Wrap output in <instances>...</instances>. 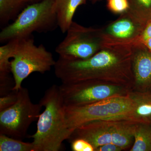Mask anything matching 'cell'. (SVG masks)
Returning <instances> with one entry per match:
<instances>
[{"mask_svg":"<svg viewBox=\"0 0 151 151\" xmlns=\"http://www.w3.org/2000/svg\"><path fill=\"white\" fill-rule=\"evenodd\" d=\"M132 46L105 45L86 59L59 58L55 65V76L62 83L94 80L127 86L133 89Z\"/></svg>","mask_w":151,"mask_h":151,"instance_id":"cell-1","label":"cell"},{"mask_svg":"<svg viewBox=\"0 0 151 151\" xmlns=\"http://www.w3.org/2000/svg\"><path fill=\"white\" fill-rule=\"evenodd\" d=\"M39 103L44 107L37 122L32 138L33 151H59L72 132L68 128L65 106L59 86L54 84L47 89Z\"/></svg>","mask_w":151,"mask_h":151,"instance_id":"cell-2","label":"cell"},{"mask_svg":"<svg viewBox=\"0 0 151 151\" xmlns=\"http://www.w3.org/2000/svg\"><path fill=\"white\" fill-rule=\"evenodd\" d=\"M55 0H41L27 6L14 21L0 33V42L22 38L33 32L47 33L58 27Z\"/></svg>","mask_w":151,"mask_h":151,"instance_id":"cell-3","label":"cell"},{"mask_svg":"<svg viewBox=\"0 0 151 151\" xmlns=\"http://www.w3.org/2000/svg\"><path fill=\"white\" fill-rule=\"evenodd\" d=\"M134 107L128 95L82 106L65 107L68 128L72 133L76 128L92 121H129Z\"/></svg>","mask_w":151,"mask_h":151,"instance_id":"cell-4","label":"cell"},{"mask_svg":"<svg viewBox=\"0 0 151 151\" xmlns=\"http://www.w3.org/2000/svg\"><path fill=\"white\" fill-rule=\"evenodd\" d=\"M17 45L11 60V73L15 85L13 90L19 91L23 81L31 73H45L54 67L56 61L43 45L35 44L32 35L18 39Z\"/></svg>","mask_w":151,"mask_h":151,"instance_id":"cell-5","label":"cell"},{"mask_svg":"<svg viewBox=\"0 0 151 151\" xmlns=\"http://www.w3.org/2000/svg\"><path fill=\"white\" fill-rule=\"evenodd\" d=\"M59 86L65 107L82 106L116 96H127L132 89L94 80L62 83Z\"/></svg>","mask_w":151,"mask_h":151,"instance_id":"cell-6","label":"cell"},{"mask_svg":"<svg viewBox=\"0 0 151 151\" xmlns=\"http://www.w3.org/2000/svg\"><path fill=\"white\" fill-rule=\"evenodd\" d=\"M66 32V36L55 50L63 59H87L105 45L101 28L85 27L73 21Z\"/></svg>","mask_w":151,"mask_h":151,"instance_id":"cell-7","label":"cell"},{"mask_svg":"<svg viewBox=\"0 0 151 151\" xmlns=\"http://www.w3.org/2000/svg\"><path fill=\"white\" fill-rule=\"evenodd\" d=\"M42 106L32 102L27 88L18 91L17 102L9 108L0 111V134L23 139L31 124L38 119Z\"/></svg>","mask_w":151,"mask_h":151,"instance_id":"cell-8","label":"cell"},{"mask_svg":"<svg viewBox=\"0 0 151 151\" xmlns=\"http://www.w3.org/2000/svg\"><path fill=\"white\" fill-rule=\"evenodd\" d=\"M148 21L129 9L121 14L119 18L101 28L105 45L132 46L141 42V37Z\"/></svg>","mask_w":151,"mask_h":151,"instance_id":"cell-9","label":"cell"},{"mask_svg":"<svg viewBox=\"0 0 151 151\" xmlns=\"http://www.w3.org/2000/svg\"><path fill=\"white\" fill-rule=\"evenodd\" d=\"M133 90L151 92V51L141 42L132 46Z\"/></svg>","mask_w":151,"mask_h":151,"instance_id":"cell-10","label":"cell"},{"mask_svg":"<svg viewBox=\"0 0 151 151\" xmlns=\"http://www.w3.org/2000/svg\"><path fill=\"white\" fill-rule=\"evenodd\" d=\"M115 121H94L76 128L68 140L81 139L90 143L94 149L112 143V132Z\"/></svg>","mask_w":151,"mask_h":151,"instance_id":"cell-11","label":"cell"},{"mask_svg":"<svg viewBox=\"0 0 151 151\" xmlns=\"http://www.w3.org/2000/svg\"><path fill=\"white\" fill-rule=\"evenodd\" d=\"M128 95L134 105L129 121L136 124H151V92L132 89Z\"/></svg>","mask_w":151,"mask_h":151,"instance_id":"cell-12","label":"cell"},{"mask_svg":"<svg viewBox=\"0 0 151 151\" xmlns=\"http://www.w3.org/2000/svg\"><path fill=\"white\" fill-rule=\"evenodd\" d=\"M85 2V0H55V9L58 27L65 33L73 22V16L78 6Z\"/></svg>","mask_w":151,"mask_h":151,"instance_id":"cell-13","label":"cell"},{"mask_svg":"<svg viewBox=\"0 0 151 151\" xmlns=\"http://www.w3.org/2000/svg\"><path fill=\"white\" fill-rule=\"evenodd\" d=\"M136 123L128 120L114 121L112 132V143L122 150L127 149L134 140Z\"/></svg>","mask_w":151,"mask_h":151,"instance_id":"cell-14","label":"cell"},{"mask_svg":"<svg viewBox=\"0 0 151 151\" xmlns=\"http://www.w3.org/2000/svg\"><path fill=\"white\" fill-rule=\"evenodd\" d=\"M26 0H0V24L4 26L17 17L25 8Z\"/></svg>","mask_w":151,"mask_h":151,"instance_id":"cell-15","label":"cell"},{"mask_svg":"<svg viewBox=\"0 0 151 151\" xmlns=\"http://www.w3.org/2000/svg\"><path fill=\"white\" fill-rule=\"evenodd\" d=\"M130 151H151V124H136L134 144Z\"/></svg>","mask_w":151,"mask_h":151,"instance_id":"cell-16","label":"cell"},{"mask_svg":"<svg viewBox=\"0 0 151 151\" xmlns=\"http://www.w3.org/2000/svg\"><path fill=\"white\" fill-rule=\"evenodd\" d=\"M18 39L13 40L0 47V76L10 75L11 58L16 48Z\"/></svg>","mask_w":151,"mask_h":151,"instance_id":"cell-17","label":"cell"},{"mask_svg":"<svg viewBox=\"0 0 151 151\" xmlns=\"http://www.w3.org/2000/svg\"><path fill=\"white\" fill-rule=\"evenodd\" d=\"M33 149L32 142H25L0 134V151H33Z\"/></svg>","mask_w":151,"mask_h":151,"instance_id":"cell-18","label":"cell"},{"mask_svg":"<svg viewBox=\"0 0 151 151\" xmlns=\"http://www.w3.org/2000/svg\"><path fill=\"white\" fill-rule=\"evenodd\" d=\"M129 9L143 18L151 19V0H129Z\"/></svg>","mask_w":151,"mask_h":151,"instance_id":"cell-19","label":"cell"},{"mask_svg":"<svg viewBox=\"0 0 151 151\" xmlns=\"http://www.w3.org/2000/svg\"><path fill=\"white\" fill-rule=\"evenodd\" d=\"M107 7L113 13L122 14L129 9V0H108Z\"/></svg>","mask_w":151,"mask_h":151,"instance_id":"cell-20","label":"cell"},{"mask_svg":"<svg viewBox=\"0 0 151 151\" xmlns=\"http://www.w3.org/2000/svg\"><path fill=\"white\" fill-rule=\"evenodd\" d=\"M18 91L12 90L8 94L0 97V111L9 108L17 102Z\"/></svg>","mask_w":151,"mask_h":151,"instance_id":"cell-21","label":"cell"},{"mask_svg":"<svg viewBox=\"0 0 151 151\" xmlns=\"http://www.w3.org/2000/svg\"><path fill=\"white\" fill-rule=\"evenodd\" d=\"M70 142L73 151H94V147L83 139H75Z\"/></svg>","mask_w":151,"mask_h":151,"instance_id":"cell-22","label":"cell"},{"mask_svg":"<svg viewBox=\"0 0 151 151\" xmlns=\"http://www.w3.org/2000/svg\"><path fill=\"white\" fill-rule=\"evenodd\" d=\"M122 149L113 143L105 144L99 147L95 151H121Z\"/></svg>","mask_w":151,"mask_h":151,"instance_id":"cell-23","label":"cell"},{"mask_svg":"<svg viewBox=\"0 0 151 151\" xmlns=\"http://www.w3.org/2000/svg\"><path fill=\"white\" fill-rule=\"evenodd\" d=\"M151 38V19L147 22L141 37V42Z\"/></svg>","mask_w":151,"mask_h":151,"instance_id":"cell-24","label":"cell"},{"mask_svg":"<svg viewBox=\"0 0 151 151\" xmlns=\"http://www.w3.org/2000/svg\"><path fill=\"white\" fill-rule=\"evenodd\" d=\"M143 44L151 51V38L142 42Z\"/></svg>","mask_w":151,"mask_h":151,"instance_id":"cell-25","label":"cell"},{"mask_svg":"<svg viewBox=\"0 0 151 151\" xmlns=\"http://www.w3.org/2000/svg\"><path fill=\"white\" fill-rule=\"evenodd\" d=\"M28 2H37L40 1L41 0H26Z\"/></svg>","mask_w":151,"mask_h":151,"instance_id":"cell-26","label":"cell"},{"mask_svg":"<svg viewBox=\"0 0 151 151\" xmlns=\"http://www.w3.org/2000/svg\"><path fill=\"white\" fill-rule=\"evenodd\" d=\"M90 1L92 2V3H94L96 2H97V1H100V0H90Z\"/></svg>","mask_w":151,"mask_h":151,"instance_id":"cell-27","label":"cell"}]
</instances>
